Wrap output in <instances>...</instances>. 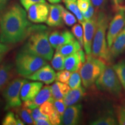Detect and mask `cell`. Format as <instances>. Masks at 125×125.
<instances>
[{"label":"cell","instance_id":"cell-1","mask_svg":"<svg viewBox=\"0 0 125 125\" xmlns=\"http://www.w3.org/2000/svg\"><path fill=\"white\" fill-rule=\"evenodd\" d=\"M26 10L18 3L2 10L0 15V42L14 44L29 37L33 24L29 21Z\"/></svg>","mask_w":125,"mask_h":125},{"label":"cell","instance_id":"cell-2","mask_svg":"<svg viewBox=\"0 0 125 125\" xmlns=\"http://www.w3.org/2000/svg\"><path fill=\"white\" fill-rule=\"evenodd\" d=\"M49 30L44 25L33 24L30 34L20 50L35 54L46 60H52L53 48L49 42Z\"/></svg>","mask_w":125,"mask_h":125},{"label":"cell","instance_id":"cell-3","mask_svg":"<svg viewBox=\"0 0 125 125\" xmlns=\"http://www.w3.org/2000/svg\"><path fill=\"white\" fill-rule=\"evenodd\" d=\"M109 19L105 12L99 11L97 14L96 31L92 48V54L105 62L111 60L109 49L106 41V32L108 28Z\"/></svg>","mask_w":125,"mask_h":125},{"label":"cell","instance_id":"cell-4","mask_svg":"<svg viewBox=\"0 0 125 125\" xmlns=\"http://www.w3.org/2000/svg\"><path fill=\"white\" fill-rule=\"evenodd\" d=\"M105 62L92 54L87 55L86 61L81 67L80 73L83 86L89 88L96 82L97 79L106 67Z\"/></svg>","mask_w":125,"mask_h":125},{"label":"cell","instance_id":"cell-5","mask_svg":"<svg viewBox=\"0 0 125 125\" xmlns=\"http://www.w3.org/2000/svg\"><path fill=\"white\" fill-rule=\"evenodd\" d=\"M16 70L20 75L27 77L47 64L42 57L20 50L15 59Z\"/></svg>","mask_w":125,"mask_h":125},{"label":"cell","instance_id":"cell-6","mask_svg":"<svg viewBox=\"0 0 125 125\" xmlns=\"http://www.w3.org/2000/svg\"><path fill=\"white\" fill-rule=\"evenodd\" d=\"M98 89L119 97L122 94V85L113 66L107 65L96 81Z\"/></svg>","mask_w":125,"mask_h":125},{"label":"cell","instance_id":"cell-7","mask_svg":"<svg viewBox=\"0 0 125 125\" xmlns=\"http://www.w3.org/2000/svg\"><path fill=\"white\" fill-rule=\"evenodd\" d=\"M27 82L26 79L16 78L10 81L4 88L3 96L5 101V110L19 108L21 105L20 91L23 85Z\"/></svg>","mask_w":125,"mask_h":125},{"label":"cell","instance_id":"cell-8","mask_svg":"<svg viewBox=\"0 0 125 125\" xmlns=\"http://www.w3.org/2000/svg\"><path fill=\"white\" fill-rule=\"evenodd\" d=\"M125 11L124 9H121L116 11V14L108 26L107 41L109 49H110L115 39L125 27Z\"/></svg>","mask_w":125,"mask_h":125},{"label":"cell","instance_id":"cell-9","mask_svg":"<svg viewBox=\"0 0 125 125\" xmlns=\"http://www.w3.org/2000/svg\"><path fill=\"white\" fill-rule=\"evenodd\" d=\"M97 14L95 13L92 18L89 20H84L81 23L83 29V46L86 54H92V43L97 28Z\"/></svg>","mask_w":125,"mask_h":125},{"label":"cell","instance_id":"cell-10","mask_svg":"<svg viewBox=\"0 0 125 125\" xmlns=\"http://www.w3.org/2000/svg\"><path fill=\"white\" fill-rule=\"evenodd\" d=\"M28 18L35 23L46 22L49 14V5L45 3H37L29 9Z\"/></svg>","mask_w":125,"mask_h":125},{"label":"cell","instance_id":"cell-11","mask_svg":"<svg viewBox=\"0 0 125 125\" xmlns=\"http://www.w3.org/2000/svg\"><path fill=\"white\" fill-rule=\"evenodd\" d=\"M56 76L54 70L49 65L46 64L26 78L30 80L41 81L46 85H49L56 80Z\"/></svg>","mask_w":125,"mask_h":125},{"label":"cell","instance_id":"cell-12","mask_svg":"<svg viewBox=\"0 0 125 125\" xmlns=\"http://www.w3.org/2000/svg\"><path fill=\"white\" fill-rule=\"evenodd\" d=\"M48 100L54 101L52 95L51 86H45L39 92L36 96L31 100L24 101L22 106L32 109L42 104L43 103Z\"/></svg>","mask_w":125,"mask_h":125},{"label":"cell","instance_id":"cell-13","mask_svg":"<svg viewBox=\"0 0 125 125\" xmlns=\"http://www.w3.org/2000/svg\"><path fill=\"white\" fill-rule=\"evenodd\" d=\"M82 109V106L79 104L68 106L62 116V124L65 125L78 124L81 119Z\"/></svg>","mask_w":125,"mask_h":125},{"label":"cell","instance_id":"cell-14","mask_svg":"<svg viewBox=\"0 0 125 125\" xmlns=\"http://www.w3.org/2000/svg\"><path fill=\"white\" fill-rule=\"evenodd\" d=\"M74 40H75V36L68 30L53 31L49 37L50 43L53 48L56 49L60 46L69 43Z\"/></svg>","mask_w":125,"mask_h":125},{"label":"cell","instance_id":"cell-15","mask_svg":"<svg viewBox=\"0 0 125 125\" xmlns=\"http://www.w3.org/2000/svg\"><path fill=\"white\" fill-rule=\"evenodd\" d=\"M42 83L40 82H32L25 83L20 91V97L21 100L26 101L31 100L39 93L42 87Z\"/></svg>","mask_w":125,"mask_h":125},{"label":"cell","instance_id":"cell-16","mask_svg":"<svg viewBox=\"0 0 125 125\" xmlns=\"http://www.w3.org/2000/svg\"><path fill=\"white\" fill-rule=\"evenodd\" d=\"M63 7L61 5H49V14L46 23L51 27H59L62 25V10Z\"/></svg>","mask_w":125,"mask_h":125},{"label":"cell","instance_id":"cell-17","mask_svg":"<svg viewBox=\"0 0 125 125\" xmlns=\"http://www.w3.org/2000/svg\"><path fill=\"white\" fill-rule=\"evenodd\" d=\"M13 64L5 62L0 64V90L7 86L13 77Z\"/></svg>","mask_w":125,"mask_h":125},{"label":"cell","instance_id":"cell-18","mask_svg":"<svg viewBox=\"0 0 125 125\" xmlns=\"http://www.w3.org/2000/svg\"><path fill=\"white\" fill-rule=\"evenodd\" d=\"M125 50V26L114 40L109 49L110 59H116Z\"/></svg>","mask_w":125,"mask_h":125},{"label":"cell","instance_id":"cell-19","mask_svg":"<svg viewBox=\"0 0 125 125\" xmlns=\"http://www.w3.org/2000/svg\"><path fill=\"white\" fill-rule=\"evenodd\" d=\"M85 94V90L82 86L70 90L64 97L63 100L66 106L74 105L81 101Z\"/></svg>","mask_w":125,"mask_h":125},{"label":"cell","instance_id":"cell-20","mask_svg":"<svg viewBox=\"0 0 125 125\" xmlns=\"http://www.w3.org/2000/svg\"><path fill=\"white\" fill-rule=\"evenodd\" d=\"M70 87L68 84L57 81L51 86L52 95L54 100L62 99L69 92Z\"/></svg>","mask_w":125,"mask_h":125},{"label":"cell","instance_id":"cell-21","mask_svg":"<svg viewBox=\"0 0 125 125\" xmlns=\"http://www.w3.org/2000/svg\"><path fill=\"white\" fill-rule=\"evenodd\" d=\"M81 48L82 47L78 40H74L69 43L58 47L56 49V52L60 53L65 57L72 54L76 53L79 49H81Z\"/></svg>","mask_w":125,"mask_h":125},{"label":"cell","instance_id":"cell-22","mask_svg":"<svg viewBox=\"0 0 125 125\" xmlns=\"http://www.w3.org/2000/svg\"><path fill=\"white\" fill-rule=\"evenodd\" d=\"M82 63L77 53H75L65 57V69L70 72L78 71L82 67Z\"/></svg>","mask_w":125,"mask_h":125},{"label":"cell","instance_id":"cell-23","mask_svg":"<svg viewBox=\"0 0 125 125\" xmlns=\"http://www.w3.org/2000/svg\"><path fill=\"white\" fill-rule=\"evenodd\" d=\"M113 68L125 90V60L119 61L113 65Z\"/></svg>","mask_w":125,"mask_h":125},{"label":"cell","instance_id":"cell-24","mask_svg":"<svg viewBox=\"0 0 125 125\" xmlns=\"http://www.w3.org/2000/svg\"><path fill=\"white\" fill-rule=\"evenodd\" d=\"M65 57L62 56L60 53L56 52L54 56L52 57L51 61V64L53 68H54L57 71L63 70L65 68L64 67Z\"/></svg>","mask_w":125,"mask_h":125},{"label":"cell","instance_id":"cell-25","mask_svg":"<svg viewBox=\"0 0 125 125\" xmlns=\"http://www.w3.org/2000/svg\"><path fill=\"white\" fill-rule=\"evenodd\" d=\"M92 125H116V121L114 116L111 115H104L97 118L90 123Z\"/></svg>","mask_w":125,"mask_h":125},{"label":"cell","instance_id":"cell-26","mask_svg":"<svg viewBox=\"0 0 125 125\" xmlns=\"http://www.w3.org/2000/svg\"><path fill=\"white\" fill-rule=\"evenodd\" d=\"M18 114L24 123L28 125H34L32 116V109L22 106V108L19 109Z\"/></svg>","mask_w":125,"mask_h":125},{"label":"cell","instance_id":"cell-27","mask_svg":"<svg viewBox=\"0 0 125 125\" xmlns=\"http://www.w3.org/2000/svg\"><path fill=\"white\" fill-rule=\"evenodd\" d=\"M64 3L67 8L74 14L79 22L81 23L85 20L83 17L82 12L78 8V4L76 1H67Z\"/></svg>","mask_w":125,"mask_h":125},{"label":"cell","instance_id":"cell-28","mask_svg":"<svg viewBox=\"0 0 125 125\" xmlns=\"http://www.w3.org/2000/svg\"><path fill=\"white\" fill-rule=\"evenodd\" d=\"M81 76L79 71H76L71 73L68 84L71 89H76L81 86Z\"/></svg>","mask_w":125,"mask_h":125},{"label":"cell","instance_id":"cell-29","mask_svg":"<svg viewBox=\"0 0 125 125\" xmlns=\"http://www.w3.org/2000/svg\"><path fill=\"white\" fill-rule=\"evenodd\" d=\"M62 18L64 22L68 26H73L77 21L75 17L64 8H63L62 10Z\"/></svg>","mask_w":125,"mask_h":125},{"label":"cell","instance_id":"cell-30","mask_svg":"<svg viewBox=\"0 0 125 125\" xmlns=\"http://www.w3.org/2000/svg\"><path fill=\"white\" fill-rule=\"evenodd\" d=\"M72 32L80 43L81 47L83 46V30L79 24H75L72 27Z\"/></svg>","mask_w":125,"mask_h":125},{"label":"cell","instance_id":"cell-31","mask_svg":"<svg viewBox=\"0 0 125 125\" xmlns=\"http://www.w3.org/2000/svg\"><path fill=\"white\" fill-rule=\"evenodd\" d=\"M55 109L53 105V101L48 100L45 101L42 104L40 105V111L45 115L49 116L53 112Z\"/></svg>","mask_w":125,"mask_h":125},{"label":"cell","instance_id":"cell-32","mask_svg":"<svg viewBox=\"0 0 125 125\" xmlns=\"http://www.w3.org/2000/svg\"><path fill=\"white\" fill-rule=\"evenodd\" d=\"M71 72L68 70H61L56 74V81L67 83L71 76Z\"/></svg>","mask_w":125,"mask_h":125},{"label":"cell","instance_id":"cell-33","mask_svg":"<svg viewBox=\"0 0 125 125\" xmlns=\"http://www.w3.org/2000/svg\"><path fill=\"white\" fill-rule=\"evenodd\" d=\"M3 125H18L16 116L12 112H8L6 114L2 122Z\"/></svg>","mask_w":125,"mask_h":125},{"label":"cell","instance_id":"cell-34","mask_svg":"<svg viewBox=\"0 0 125 125\" xmlns=\"http://www.w3.org/2000/svg\"><path fill=\"white\" fill-rule=\"evenodd\" d=\"M117 118L119 124L125 125V102L118 107L117 111Z\"/></svg>","mask_w":125,"mask_h":125},{"label":"cell","instance_id":"cell-35","mask_svg":"<svg viewBox=\"0 0 125 125\" xmlns=\"http://www.w3.org/2000/svg\"><path fill=\"white\" fill-rule=\"evenodd\" d=\"M53 105L56 110L60 114L61 116H62L67 107L65 104L64 101L62 100V99L54 100Z\"/></svg>","mask_w":125,"mask_h":125},{"label":"cell","instance_id":"cell-36","mask_svg":"<svg viewBox=\"0 0 125 125\" xmlns=\"http://www.w3.org/2000/svg\"><path fill=\"white\" fill-rule=\"evenodd\" d=\"M49 118L52 125H58L61 124V122H62L61 115L59 113L58 111L56 110V108L54 109L53 112L49 115Z\"/></svg>","mask_w":125,"mask_h":125},{"label":"cell","instance_id":"cell-37","mask_svg":"<svg viewBox=\"0 0 125 125\" xmlns=\"http://www.w3.org/2000/svg\"><path fill=\"white\" fill-rule=\"evenodd\" d=\"M20 1L23 8L26 10H29V9L31 6L35 4H37V3L46 2L45 0H20Z\"/></svg>","mask_w":125,"mask_h":125},{"label":"cell","instance_id":"cell-38","mask_svg":"<svg viewBox=\"0 0 125 125\" xmlns=\"http://www.w3.org/2000/svg\"><path fill=\"white\" fill-rule=\"evenodd\" d=\"M32 116L34 122L41 119H49L48 115H45L40 111V108H35L32 109Z\"/></svg>","mask_w":125,"mask_h":125},{"label":"cell","instance_id":"cell-39","mask_svg":"<svg viewBox=\"0 0 125 125\" xmlns=\"http://www.w3.org/2000/svg\"><path fill=\"white\" fill-rule=\"evenodd\" d=\"M91 3V0H77L78 8L82 13L86 11Z\"/></svg>","mask_w":125,"mask_h":125},{"label":"cell","instance_id":"cell-40","mask_svg":"<svg viewBox=\"0 0 125 125\" xmlns=\"http://www.w3.org/2000/svg\"><path fill=\"white\" fill-rule=\"evenodd\" d=\"M95 9L93 4H90L89 7L87 10L85 12L82 13L83 17L84 20H89L93 17V16L95 15Z\"/></svg>","mask_w":125,"mask_h":125},{"label":"cell","instance_id":"cell-41","mask_svg":"<svg viewBox=\"0 0 125 125\" xmlns=\"http://www.w3.org/2000/svg\"><path fill=\"white\" fill-rule=\"evenodd\" d=\"M91 2L96 11L97 10L100 11L105 7L107 3V0H91Z\"/></svg>","mask_w":125,"mask_h":125},{"label":"cell","instance_id":"cell-42","mask_svg":"<svg viewBox=\"0 0 125 125\" xmlns=\"http://www.w3.org/2000/svg\"><path fill=\"white\" fill-rule=\"evenodd\" d=\"M111 1L113 5L114 9L115 11H118L121 9H125L124 5H123L125 0H111Z\"/></svg>","mask_w":125,"mask_h":125},{"label":"cell","instance_id":"cell-43","mask_svg":"<svg viewBox=\"0 0 125 125\" xmlns=\"http://www.w3.org/2000/svg\"><path fill=\"white\" fill-rule=\"evenodd\" d=\"M10 48L11 47L9 44H6L0 42V53H6L10 49Z\"/></svg>","mask_w":125,"mask_h":125},{"label":"cell","instance_id":"cell-44","mask_svg":"<svg viewBox=\"0 0 125 125\" xmlns=\"http://www.w3.org/2000/svg\"><path fill=\"white\" fill-rule=\"evenodd\" d=\"M36 125H51L52 123L49 119H41L34 122Z\"/></svg>","mask_w":125,"mask_h":125},{"label":"cell","instance_id":"cell-45","mask_svg":"<svg viewBox=\"0 0 125 125\" xmlns=\"http://www.w3.org/2000/svg\"><path fill=\"white\" fill-rule=\"evenodd\" d=\"M76 53H77L78 55L79 56V59H80L81 62L83 64L86 62V57L85 56V54L83 51L82 49H80Z\"/></svg>","mask_w":125,"mask_h":125},{"label":"cell","instance_id":"cell-46","mask_svg":"<svg viewBox=\"0 0 125 125\" xmlns=\"http://www.w3.org/2000/svg\"><path fill=\"white\" fill-rule=\"evenodd\" d=\"M10 0H0V11H2L7 8Z\"/></svg>","mask_w":125,"mask_h":125},{"label":"cell","instance_id":"cell-47","mask_svg":"<svg viewBox=\"0 0 125 125\" xmlns=\"http://www.w3.org/2000/svg\"><path fill=\"white\" fill-rule=\"evenodd\" d=\"M16 119H17V123H18V125H24L25 123H24V122H23L21 121L20 119L19 118V116L18 115H16Z\"/></svg>","mask_w":125,"mask_h":125},{"label":"cell","instance_id":"cell-48","mask_svg":"<svg viewBox=\"0 0 125 125\" xmlns=\"http://www.w3.org/2000/svg\"><path fill=\"white\" fill-rule=\"evenodd\" d=\"M48 1L52 4H57V3L60 2L62 0H48Z\"/></svg>","mask_w":125,"mask_h":125},{"label":"cell","instance_id":"cell-49","mask_svg":"<svg viewBox=\"0 0 125 125\" xmlns=\"http://www.w3.org/2000/svg\"><path fill=\"white\" fill-rule=\"evenodd\" d=\"M6 53H0V64L2 63V62L4 59L5 55Z\"/></svg>","mask_w":125,"mask_h":125},{"label":"cell","instance_id":"cell-50","mask_svg":"<svg viewBox=\"0 0 125 125\" xmlns=\"http://www.w3.org/2000/svg\"><path fill=\"white\" fill-rule=\"evenodd\" d=\"M64 2H67V1H76V0H62Z\"/></svg>","mask_w":125,"mask_h":125},{"label":"cell","instance_id":"cell-51","mask_svg":"<svg viewBox=\"0 0 125 125\" xmlns=\"http://www.w3.org/2000/svg\"></svg>","mask_w":125,"mask_h":125}]
</instances>
